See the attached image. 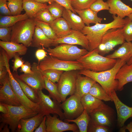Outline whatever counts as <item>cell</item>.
Here are the masks:
<instances>
[{
  "mask_svg": "<svg viewBox=\"0 0 132 132\" xmlns=\"http://www.w3.org/2000/svg\"><path fill=\"white\" fill-rule=\"evenodd\" d=\"M113 20L107 23H98L92 26H86L81 31L88 42L89 51L97 48L102 38L106 32L112 28H123L129 20L127 17L124 19L116 15H112Z\"/></svg>",
  "mask_w": 132,
  "mask_h": 132,
  "instance_id": "1",
  "label": "cell"
},
{
  "mask_svg": "<svg viewBox=\"0 0 132 132\" xmlns=\"http://www.w3.org/2000/svg\"><path fill=\"white\" fill-rule=\"evenodd\" d=\"M128 61L118 58L114 66L111 68L104 71L96 72L83 69L78 72L81 75L88 77L99 84L110 96L114 91L117 90L118 81L115 78L120 68Z\"/></svg>",
  "mask_w": 132,
  "mask_h": 132,
  "instance_id": "2",
  "label": "cell"
},
{
  "mask_svg": "<svg viewBox=\"0 0 132 132\" xmlns=\"http://www.w3.org/2000/svg\"><path fill=\"white\" fill-rule=\"evenodd\" d=\"M3 104L7 108L8 112L6 114H0V130L5 124H6L9 125L11 132H14L17 130L21 119L32 117L38 113L37 111L27 108L22 105L14 106Z\"/></svg>",
  "mask_w": 132,
  "mask_h": 132,
  "instance_id": "3",
  "label": "cell"
},
{
  "mask_svg": "<svg viewBox=\"0 0 132 132\" xmlns=\"http://www.w3.org/2000/svg\"><path fill=\"white\" fill-rule=\"evenodd\" d=\"M77 61L81 64L84 69L99 72L112 68L115 64L117 60L101 55L99 53L97 48L88 51L87 53Z\"/></svg>",
  "mask_w": 132,
  "mask_h": 132,
  "instance_id": "4",
  "label": "cell"
},
{
  "mask_svg": "<svg viewBox=\"0 0 132 132\" xmlns=\"http://www.w3.org/2000/svg\"><path fill=\"white\" fill-rule=\"evenodd\" d=\"M36 26L34 18L20 21L12 26L11 41L31 46Z\"/></svg>",
  "mask_w": 132,
  "mask_h": 132,
  "instance_id": "5",
  "label": "cell"
},
{
  "mask_svg": "<svg viewBox=\"0 0 132 132\" xmlns=\"http://www.w3.org/2000/svg\"><path fill=\"white\" fill-rule=\"evenodd\" d=\"M48 48L43 47L49 55L67 61L77 60L88 51L85 48L81 49L75 45L66 44H60L54 48Z\"/></svg>",
  "mask_w": 132,
  "mask_h": 132,
  "instance_id": "6",
  "label": "cell"
},
{
  "mask_svg": "<svg viewBox=\"0 0 132 132\" xmlns=\"http://www.w3.org/2000/svg\"><path fill=\"white\" fill-rule=\"evenodd\" d=\"M122 28L111 29L105 34L97 48L100 55L103 56L109 53L116 46L125 42Z\"/></svg>",
  "mask_w": 132,
  "mask_h": 132,
  "instance_id": "7",
  "label": "cell"
},
{
  "mask_svg": "<svg viewBox=\"0 0 132 132\" xmlns=\"http://www.w3.org/2000/svg\"><path fill=\"white\" fill-rule=\"evenodd\" d=\"M39 68L43 71L54 69L64 71L81 70L84 69L81 64L77 61H67L53 56H47L41 61L38 65Z\"/></svg>",
  "mask_w": 132,
  "mask_h": 132,
  "instance_id": "8",
  "label": "cell"
},
{
  "mask_svg": "<svg viewBox=\"0 0 132 132\" xmlns=\"http://www.w3.org/2000/svg\"><path fill=\"white\" fill-rule=\"evenodd\" d=\"M76 70L64 71L57 82L62 102L66 100L68 96L75 93L78 73Z\"/></svg>",
  "mask_w": 132,
  "mask_h": 132,
  "instance_id": "9",
  "label": "cell"
},
{
  "mask_svg": "<svg viewBox=\"0 0 132 132\" xmlns=\"http://www.w3.org/2000/svg\"><path fill=\"white\" fill-rule=\"evenodd\" d=\"M39 102L38 103L39 107V112L44 116L52 114H57L61 120L65 119L62 111L60 103L56 100H52L49 95L44 93L42 90L37 91Z\"/></svg>",
  "mask_w": 132,
  "mask_h": 132,
  "instance_id": "10",
  "label": "cell"
},
{
  "mask_svg": "<svg viewBox=\"0 0 132 132\" xmlns=\"http://www.w3.org/2000/svg\"><path fill=\"white\" fill-rule=\"evenodd\" d=\"M81 99L74 94L60 104L65 119H74L81 115L84 110Z\"/></svg>",
  "mask_w": 132,
  "mask_h": 132,
  "instance_id": "11",
  "label": "cell"
},
{
  "mask_svg": "<svg viewBox=\"0 0 132 132\" xmlns=\"http://www.w3.org/2000/svg\"><path fill=\"white\" fill-rule=\"evenodd\" d=\"M38 64L34 62L32 65L33 73L23 74L17 76L21 80L37 91L42 90L44 88V83L41 70L38 67Z\"/></svg>",
  "mask_w": 132,
  "mask_h": 132,
  "instance_id": "12",
  "label": "cell"
},
{
  "mask_svg": "<svg viewBox=\"0 0 132 132\" xmlns=\"http://www.w3.org/2000/svg\"><path fill=\"white\" fill-rule=\"evenodd\" d=\"M6 67L9 75V79L11 88L22 104L27 108L35 110L39 112L38 103L34 102L26 96L20 84L15 78L11 72L9 61L6 62Z\"/></svg>",
  "mask_w": 132,
  "mask_h": 132,
  "instance_id": "13",
  "label": "cell"
},
{
  "mask_svg": "<svg viewBox=\"0 0 132 132\" xmlns=\"http://www.w3.org/2000/svg\"><path fill=\"white\" fill-rule=\"evenodd\" d=\"M58 116L56 114L53 116L50 114L46 116L47 132H62L67 131L79 132L78 127L75 123L70 124L64 121L58 117Z\"/></svg>",
  "mask_w": 132,
  "mask_h": 132,
  "instance_id": "14",
  "label": "cell"
},
{
  "mask_svg": "<svg viewBox=\"0 0 132 132\" xmlns=\"http://www.w3.org/2000/svg\"><path fill=\"white\" fill-rule=\"evenodd\" d=\"M93 122L109 127L112 121L111 108L104 103L98 109L89 114Z\"/></svg>",
  "mask_w": 132,
  "mask_h": 132,
  "instance_id": "15",
  "label": "cell"
},
{
  "mask_svg": "<svg viewBox=\"0 0 132 132\" xmlns=\"http://www.w3.org/2000/svg\"><path fill=\"white\" fill-rule=\"evenodd\" d=\"M61 44L80 45L89 51L88 40L80 31L72 29L71 33L66 36L54 40V46Z\"/></svg>",
  "mask_w": 132,
  "mask_h": 132,
  "instance_id": "16",
  "label": "cell"
},
{
  "mask_svg": "<svg viewBox=\"0 0 132 132\" xmlns=\"http://www.w3.org/2000/svg\"><path fill=\"white\" fill-rule=\"evenodd\" d=\"M110 96L114 103L116 109L118 125L121 128L124 126L126 121L132 117V107L126 105L120 100L115 90L112 92Z\"/></svg>",
  "mask_w": 132,
  "mask_h": 132,
  "instance_id": "17",
  "label": "cell"
},
{
  "mask_svg": "<svg viewBox=\"0 0 132 132\" xmlns=\"http://www.w3.org/2000/svg\"><path fill=\"white\" fill-rule=\"evenodd\" d=\"M1 85L0 88V103L14 106L22 105L11 88L9 75Z\"/></svg>",
  "mask_w": 132,
  "mask_h": 132,
  "instance_id": "18",
  "label": "cell"
},
{
  "mask_svg": "<svg viewBox=\"0 0 132 132\" xmlns=\"http://www.w3.org/2000/svg\"><path fill=\"white\" fill-rule=\"evenodd\" d=\"M44 116L42 113L39 112L32 117L21 119L18 124L17 129V132H33L39 126Z\"/></svg>",
  "mask_w": 132,
  "mask_h": 132,
  "instance_id": "19",
  "label": "cell"
},
{
  "mask_svg": "<svg viewBox=\"0 0 132 132\" xmlns=\"http://www.w3.org/2000/svg\"><path fill=\"white\" fill-rule=\"evenodd\" d=\"M109 12L123 18L132 13V8L124 3L121 0H107Z\"/></svg>",
  "mask_w": 132,
  "mask_h": 132,
  "instance_id": "20",
  "label": "cell"
},
{
  "mask_svg": "<svg viewBox=\"0 0 132 132\" xmlns=\"http://www.w3.org/2000/svg\"><path fill=\"white\" fill-rule=\"evenodd\" d=\"M96 82L91 78L86 76H82L78 73L74 94L81 99L85 95L89 93L91 87Z\"/></svg>",
  "mask_w": 132,
  "mask_h": 132,
  "instance_id": "21",
  "label": "cell"
},
{
  "mask_svg": "<svg viewBox=\"0 0 132 132\" xmlns=\"http://www.w3.org/2000/svg\"><path fill=\"white\" fill-rule=\"evenodd\" d=\"M115 78L118 81L117 90L119 91L123 90L126 84L132 82V63L123 65L118 71Z\"/></svg>",
  "mask_w": 132,
  "mask_h": 132,
  "instance_id": "22",
  "label": "cell"
},
{
  "mask_svg": "<svg viewBox=\"0 0 132 132\" xmlns=\"http://www.w3.org/2000/svg\"><path fill=\"white\" fill-rule=\"evenodd\" d=\"M0 46L6 52L10 59L13 57L15 54L23 55L27 53V47L23 44H20L12 42L0 41Z\"/></svg>",
  "mask_w": 132,
  "mask_h": 132,
  "instance_id": "23",
  "label": "cell"
},
{
  "mask_svg": "<svg viewBox=\"0 0 132 132\" xmlns=\"http://www.w3.org/2000/svg\"><path fill=\"white\" fill-rule=\"evenodd\" d=\"M54 40L49 38L38 26H36L31 46L40 48L54 46Z\"/></svg>",
  "mask_w": 132,
  "mask_h": 132,
  "instance_id": "24",
  "label": "cell"
},
{
  "mask_svg": "<svg viewBox=\"0 0 132 132\" xmlns=\"http://www.w3.org/2000/svg\"><path fill=\"white\" fill-rule=\"evenodd\" d=\"M49 24L58 38L66 36L72 30L68 22L63 17L56 19Z\"/></svg>",
  "mask_w": 132,
  "mask_h": 132,
  "instance_id": "25",
  "label": "cell"
},
{
  "mask_svg": "<svg viewBox=\"0 0 132 132\" xmlns=\"http://www.w3.org/2000/svg\"><path fill=\"white\" fill-rule=\"evenodd\" d=\"M62 17L72 30L81 31L86 26L80 17L69 10L65 8Z\"/></svg>",
  "mask_w": 132,
  "mask_h": 132,
  "instance_id": "26",
  "label": "cell"
},
{
  "mask_svg": "<svg viewBox=\"0 0 132 132\" xmlns=\"http://www.w3.org/2000/svg\"><path fill=\"white\" fill-rule=\"evenodd\" d=\"M106 57L112 59H124L128 61L132 57V43L125 42L112 53Z\"/></svg>",
  "mask_w": 132,
  "mask_h": 132,
  "instance_id": "27",
  "label": "cell"
},
{
  "mask_svg": "<svg viewBox=\"0 0 132 132\" xmlns=\"http://www.w3.org/2000/svg\"><path fill=\"white\" fill-rule=\"evenodd\" d=\"M74 10L80 17L86 26H90V24H95L100 23L103 20L102 18L98 16V12L90 8L82 10Z\"/></svg>",
  "mask_w": 132,
  "mask_h": 132,
  "instance_id": "28",
  "label": "cell"
},
{
  "mask_svg": "<svg viewBox=\"0 0 132 132\" xmlns=\"http://www.w3.org/2000/svg\"><path fill=\"white\" fill-rule=\"evenodd\" d=\"M47 3L33 0H23V8L29 18H34L37 13L42 9L47 8Z\"/></svg>",
  "mask_w": 132,
  "mask_h": 132,
  "instance_id": "29",
  "label": "cell"
},
{
  "mask_svg": "<svg viewBox=\"0 0 132 132\" xmlns=\"http://www.w3.org/2000/svg\"><path fill=\"white\" fill-rule=\"evenodd\" d=\"M81 100L84 110H86L88 114L99 108L104 103L101 100L89 93L84 96Z\"/></svg>",
  "mask_w": 132,
  "mask_h": 132,
  "instance_id": "30",
  "label": "cell"
},
{
  "mask_svg": "<svg viewBox=\"0 0 132 132\" xmlns=\"http://www.w3.org/2000/svg\"><path fill=\"white\" fill-rule=\"evenodd\" d=\"M90 117L85 110L82 113L76 118L72 120L64 119L65 121L67 122H73L78 126L80 132H87Z\"/></svg>",
  "mask_w": 132,
  "mask_h": 132,
  "instance_id": "31",
  "label": "cell"
},
{
  "mask_svg": "<svg viewBox=\"0 0 132 132\" xmlns=\"http://www.w3.org/2000/svg\"><path fill=\"white\" fill-rule=\"evenodd\" d=\"M15 79L20 84L26 96L33 102L38 103L39 98L37 91L20 79L16 73L13 74Z\"/></svg>",
  "mask_w": 132,
  "mask_h": 132,
  "instance_id": "32",
  "label": "cell"
},
{
  "mask_svg": "<svg viewBox=\"0 0 132 132\" xmlns=\"http://www.w3.org/2000/svg\"><path fill=\"white\" fill-rule=\"evenodd\" d=\"M29 18L25 13L16 15L6 16L0 15V27L12 26L18 22Z\"/></svg>",
  "mask_w": 132,
  "mask_h": 132,
  "instance_id": "33",
  "label": "cell"
},
{
  "mask_svg": "<svg viewBox=\"0 0 132 132\" xmlns=\"http://www.w3.org/2000/svg\"><path fill=\"white\" fill-rule=\"evenodd\" d=\"M95 98L105 101H112V99L101 86L97 82L92 86L89 93Z\"/></svg>",
  "mask_w": 132,
  "mask_h": 132,
  "instance_id": "34",
  "label": "cell"
},
{
  "mask_svg": "<svg viewBox=\"0 0 132 132\" xmlns=\"http://www.w3.org/2000/svg\"><path fill=\"white\" fill-rule=\"evenodd\" d=\"M44 83V88L49 93V96L53 100L59 103L61 101L60 94L59 92L57 84L52 82L43 76Z\"/></svg>",
  "mask_w": 132,
  "mask_h": 132,
  "instance_id": "35",
  "label": "cell"
},
{
  "mask_svg": "<svg viewBox=\"0 0 132 132\" xmlns=\"http://www.w3.org/2000/svg\"><path fill=\"white\" fill-rule=\"evenodd\" d=\"M34 19L50 23L56 19L47 8L41 9L37 13Z\"/></svg>",
  "mask_w": 132,
  "mask_h": 132,
  "instance_id": "36",
  "label": "cell"
},
{
  "mask_svg": "<svg viewBox=\"0 0 132 132\" xmlns=\"http://www.w3.org/2000/svg\"><path fill=\"white\" fill-rule=\"evenodd\" d=\"M7 4L12 15L21 14L24 10L22 6L23 0H7Z\"/></svg>",
  "mask_w": 132,
  "mask_h": 132,
  "instance_id": "37",
  "label": "cell"
},
{
  "mask_svg": "<svg viewBox=\"0 0 132 132\" xmlns=\"http://www.w3.org/2000/svg\"><path fill=\"white\" fill-rule=\"evenodd\" d=\"M35 20L36 26L39 27L49 38L53 40L58 38L49 23L38 20Z\"/></svg>",
  "mask_w": 132,
  "mask_h": 132,
  "instance_id": "38",
  "label": "cell"
},
{
  "mask_svg": "<svg viewBox=\"0 0 132 132\" xmlns=\"http://www.w3.org/2000/svg\"><path fill=\"white\" fill-rule=\"evenodd\" d=\"M41 71L44 76L54 83L58 82L64 71L63 70L54 69H48Z\"/></svg>",
  "mask_w": 132,
  "mask_h": 132,
  "instance_id": "39",
  "label": "cell"
},
{
  "mask_svg": "<svg viewBox=\"0 0 132 132\" xmlns=\"http://www.w3.org/2000/svg\"><path fill=\"white\" fill-rule=\"evenodd\" d=\"M47 8L56 18L62 17L65 8L56 2L54 1L47 5Z\"/></svg>",
  "mask_w": 132,
  "mask_h": 132,
  "instance_id": "40",
  "label": "cell"
},
{
  "mask_svg": "<svg viewBox=\"0 0 132 132\" xmlns=\"http://www.w3.org/2000/svg\"><path fill=\"white\" fill-rule=\"evenodd\" d=\"M96 0H72L71 5L73 8L77 10H82L90 8Z\"/></svg>",
  "mask_w": 132,
  "mask_h": 132,
  "instance_id": "41",
  "label": "cell"
},
{
  "mask_svg": "<svg viewBox=\"0 0 132 132\" xmlns=\"http://www.w3.org/2000/svg\"><path fill=\"white\" fill-rule=\"evenodd\" d=\"M90 8L98 13L103 10H109V6L107 1L104 2L103 0H96L92 4Z\"/></svg>",
  "mask_w": 132,
  "mask_h": 132,
  "instance_id": "42",
  "label": "cell"
},
{
  "mask_svg": "<svg viewBox=\"0 0 132 132\" xmlns=\"http://www.w3.org/2000/svg\"><path fill=\"white\" fill-rule=\"evenodd\" d=\"M123 35L127 42L132 41V21L130 19L122 28Z\"/></svg>",
  "mask_w": 132,
  "mask_h": 132,
  "instance_id": "43",
  "label": "cell"
},
{
  "mask_svg": "<svg viewBox=\"0 0 132 132\" xmlns=\"http://www.w3.org/2000/svg\"><path fill=\"white\" fill-rule=\"evenodd\" d=\"M12 26L0 27V39L5 42L11 41Z\"/></svg>",
  "mask_w": 132,
  "mask_h": 132,
  "instance_id": "44",
  "label": "cell"
},
{
  "mask_svg": "<svg viewBox=\"0 0 132 132\" xmlns=\"http://www.w3.org/2000/svg\"><path fill=\"white\" fill-rule=\"evenodd\" d=\"M109 128L94 123L90 120L88 125L87 132H108Z\"/></svg>",
  "mask_w": 132,
  "mask_h": 132,
  "instance_id": "45",
  "label": "cell"
},
{
  "mask_svg": "<svg viewBox=\"0 0 132 132\" xmlns=\"http://www.w3.org/2000/svg\"><path fill=\"white\" fill-rule=\"evenodd\" d=\"M13 57L14 59L12 60L13 62V65L12 66V69L13 72H16L18 69L21 67L23 65L24 61L22 58L19 56L18 54H16Z\"/></svg>",
  "mask_w": 132,
  "mask_h": 132,
  "instance_id": "46",
  "label": "cell"
},
{
  "mask_svg": "<svg viewBox=\"0 0 132 132\" xmlns=\"http://www.w3.org/2000/svg\"><path fill=\"white\" fill-rule=\"evenodd\" d=\"M7 0H0V12L1 15H11V12L8 7Z\"/></svg>",
  "mask_w": 132,
  "mask_h": 132,
  "instance_id": "47",
  "label": "cell"
},
{
  "mask_svg": "<svg viewBox=\"0 0 132 132\" xmlns=\"http://www.w3.org/2000/svg\"><path fill=\"white\" fill-rule=\"evenodd\" d=\"M55 1L63 6L65 8L69 10L72 12L76 13L72 8L71 3L72 0H54Z\"/></svg>",
  "mask_w": 132,
  "mask_h": 132,
  "instance_id": "48",
  "label": "cell"
},
{
  "mask_svg": "<svg viewBox=\"0 0 132 132\" xmlns=\"http://www.w3.org/2000/svg\"><path fill=\"white\" fill-rule=\"evenodd\" d=\"M47 52L43 48L38 49L36 50L35 53V56L38 60V64L40 62L47 56Z\"/></svg>",
  "mask_w": 132,
  "mask_h": 132,
  "instance_id": "49",
  "label": "cell"
},
{
  "mask_svg": "<svg viewBox=\"0 0 132 132\" xmlns=\"http://www.w3.org/2000/svg\"><path fill=\"white\" fill-rule=\"evenodd\" d=\"M32 65L28 61H26L21 66L20 69V72L25 74H31L33 73L32 70Z\"/></svg>",
  "mask_w": 132,
  "mask_h": 132,
  "instance_id": "50",
  "label": "cell"
},
{
  "mask_svg": "<svg viewBox=\"0 0 132 132\" xmlns=\"http://www.w3.org/2000/svg\"><path fill=\"white\" fill-rule=\"evenodd\" d=\"M46 119V116H45L39 126L35 130V132H47Z\"/></svg>",
  "mask_w": 132,
  "mask_h": 132,
  "instance_id": "51",
  "label": "cell"
},
{
  "mask_svg": "<svg viewBox=\"0 0 132 132\" xmlns=\"http://www.w3.org/2000/svg\"><path fill=\"white\" fill-rule=\"evenodd\" d=\"M0 111L3 114H5L8 112L6 107L3 103H0Z\"/></svg>",
  "mask_w": 132,
  "mask_h": 132,
  "instance_id": "52",
  "label": "cell"
},
{
  "mask_svg": "<svg viewBox=\"0 0 132 132\" xmlns=\"http://www.w3.org/2000/svg\"><path fill=\"white\" fill-rule=\"evenodd\" d=\"M42 3H48L50 4L55 1L54 0H33Z\"/></svg>",
  "mask_w": 132,
  "mask_h": 132,
  "instance_id": "53",
  "label": "cell"
},
{
  "mask_svg": "<svg viewBox=\"0 0 132 132\" xmlns=\"http://www.w3.org/2000/svg\"><path fill=\"white\" fill-rule=\"evenodd\" d=\"M8 125L5 124L2 129L0 130V132H9V128L8 127Z\"/></svg>",
  "mask_w": 132,
  "mask_h": 132,
  "instance_id": "54",
  "label": "cell"
},
{
  "mask_svg": "<svg viewBox=\"0 0 132 132\" xmlns=\"http://www.w3.org/2000/svg\"><path fill=\"white\" fill-rule=\"evenodd\" d=\"M125 127L126 130H128L130 132H132V122H131Z\"/></svg>",
  "mask_w": 132,
  "mask_h": 132,
  "instance_id": "55",
  "label": "cell"
},
{
  "mask_svg": "<svg viewBox=\"0 0 132 132\" xmlns=\"http://www.w3.org/2000/svg\"><path fill=\"white\" fill-rule=\"evenodd\" d=\"M128 64H130L132 63V57L129 59L127 63Z\"/></svg>",
  "mask_w": 132,
  "mask_h": 132,
  "instance_id": "56",
  "label": "cell"
},
{
  "mask_svg": "<svg viewBox=\"0 0 132 132\" xmlns=\"http://www.w3.org/2000/svg\"><path fill=\"white\" fill-rule=\"evenodd\" d=\"M132 21V13L129 15L127 16Z\"/></svg>",
  "mask_w": 132,
  "mask_h": 132,
  "instance_id": "57",
  "label": "cell"
},
{
  "mask_svg": "<svg viewBox=\"0 0 132 132\" xmlns=\"http://www.w3.org/2000/svg\"><path fill=\"white\" fill-rule=\"evenodd\" d=\"M131 0L132 1V0Z\"/></svg>",
  "mask_w": 132,
  "mask_h": 132,
  "instance_id": "58",
  "label": "cell"
}]
</instances>
